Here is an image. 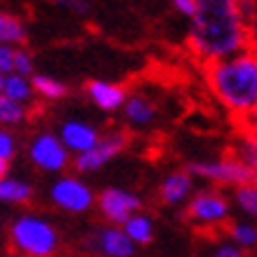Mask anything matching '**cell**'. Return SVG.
<instances>
[{"mask_svg":"<svg viewBox=\"0 0 257 257\" xmlns=\"http://www.w3.org/2000/svg\"><path fill=\"white\" fill-rule=\"evenodd\" d=\"M189 45L208 62H222L241 55L248 45V26L231 0H203L191 17Z\"/></svg>","mask_w":257,"mask_h":257,"instance_id":"1","label":"cell"},{"mask_svg":"<svg viewBox=\"0 0 257 257\" xmlns=\"http://www.w3.org/2000/svg\"><path fill=\"white\" fill-rule=\"evenodd\" d=\"M208 83L212 94L226 109L248 113L257 106V59L250 52L210 62Z\"/></svg>","mask_w":257,"mask_h":257,"instance_id":"2","label":"cell"},{"mask_svg":"<svg viewBox=\"0 0 257 257\" xmlns=\"http://www.w3.org/2000/svg\"><path fill=\"white\" fill-rule=\"evenodd\" d=\"M12 243L26 257H50L59 245L57 229L47 219L24 215L12 224Z\"/></svg>","mask_w":257,"mask_h":257,"instance_id":"3","label":"cell"},{"mask_svg":"<svg viewBox=\"0 0 257 257\" xmlns=\"http://www.w3.org/2000/svg\"><path fill=\"white\" fill-rule=\"evenodd\" d=\"M191 175L210 179L217 184L229 187H255V170L243 165L238 158H224V161H196L187 168Z\"/></svg>","mask_w":257,"mask_h":257,"instance_id":"4","label":"cell"},{"mask_svg":"<svg viewBox=\"0 0 257 257\" xmlns=\"http://www.w3.org/2000/svg\"><path fill=\"white\" fill-rule=\"evenodd\" d=\"M50 198L66 212H87L94 205V194L78 177H62L50 187Z\"/></svg>","mask_w":257,"mask_h":257,"instance_id":"5","label":"cell"},{"mask_svg":"<svg viewBox=\"0 0 257 257\" xmlns=\"http://www.w3.org/2000/svg\"><path fill=\"white\" fill-rule=\"evenodd\" d=\"M125 144H127V135H125L123 130H116V133L106 135V137H99V142H97L90 151L76 156L73 168L78 172H97L99 168H104V165L109 163V161H113L125 149Z\"/></svg>","mask_w":257,"mask_h":257,"instance_id":"6","label":"cell"},{"mask_svg":"<svg viewBox=\"0 0 257 257\" xmlns=\"http://www.w3.org/2000/svg\"><path fill=\"white\" fill-rule=\"evenodd\" d=\"M29 156H31L33 165L38 170L45 172H62L69 165V151L64 149V144L57 140V135L43 133L31 142L29 147Z\"/></svg>","mask_w":257,"mask_h":257,"instance_id":"7","label":"cell"},{"mask_svg":"<svg viewBox=\"0 0 257 257\" xmlns=\"http://www.w3.org/2000/svg\"><path fill=\"white\" fill-rule=\"evenodd\" d=\"M187 217L198 224L215 226L229 217V203L219 191H201L187 205Z\"/></svg>","mask_w":257,"mask_h":257,"instance_id":"8","label":"cell"},{"mask_svg":"<svg viewBox=\"0 0 257 257\" xmlns=\"http://www.w3.org/2000/svg\"><path fill=\"white\" fill-rule=\"evenodd\" d=\"M87 248L94 255L104 257H133L135 255V243L123 234L120 226H106V229H97L87 238Z\"/></svg>","mask_w":257,"mask_h":257,"instance_id":"9","label":"cell"},{"mask_svg":"<svg viewBox=\"0 0 257 257\" xmlns=\"http://www.w3.org/2000/svg\"><path fill=\"white\" fill-rule=\"evenodd\" d=\"M142 208V201L125 189H106L99 196V210L113 224H125V219Z\"/></svg>","mask_w":257,"mask_h":257,"instance_id":"10","label":"cell"},{"mask_svg":"<svg viewBox=\"0 0 257 257\" xmlns=\"http://www.w3.org/2000/svg\"><path fill=\"white\" fill-rule=\"evenodd\" d=\"M57 140L64 144L66 151H73L76 156L80 154H85L90 149L99 142V133H97V127L85 120H78V118H69L66 123L62 125V130H59V137Z\"/></svg>","mask_w":257,"mask_h":257,"instance_id":"11","label":"cell"},{"mask_svg":"<svg viewBox=\"0 0 257 257\" xmlns=\"http://www.w3.org/2000/svg\"><path fill=\"white\" fill-rule=\"evenodd\" d=\"M90 99L94 101V106H99L101 111H116L125 104V87L106 83V80H87L85 85Z\"/></svg>","mask_w":257,"mask_h":257,"instance_id":"12","label":"cell"},{"mask_svg":"<svg viewBox=\"0 0 257 257\" xmlns=\"http://www.w3.org/2000/svg\"><path fill=\"white\" fill-rule=\"evenodd\" d=\"M191 194V177L189 172H172L161 184V201L165 205H179Z\"/></svg>","mask_w":257,"mask_h":257,"instance_id":"13","label":"cell"},{"mask_svg":"<svg viewBox=\"0 0 257 257\" xmlns=\"http://www.w3.org/2000/svg\"><path fill=\"white\" fill-rule=\"evenodd\" d=\"M125 109V118H127V123L135 125V127H144L154 120L156 116V106H154V101L144 97V94H135L130 99H125L123 104Z\"/></svg>","mask_w":257,"mask_h":257,"instance_id":"14","label":"cell"},{"mask_svg":"<svg viewBox=\"0 0 257 257\" xmlns=\"http://www.w3.org/2000/svg\"><path fill=\"white\" fill-rule=\"evenodd\" d=\"M123 234L135 243V245H147L151 243L154 238V224H151V219L144 217V215H130V217L125 219L123 224Z\"/></svg>","mask_w":257,"mask_h":257,"instance_id":"15","label":"cell"},{"mask_svg":"<svg viewBox=\"0 0 257 257\" xmlns=\"http://www.w3.org/2000/svg\"><path fill=\"white\" fill-rule=\"evenodd\" d=\"M3 97L10 101H17V104L31 101L33 90H31L29 78H22V76H17V73L5 76V78H3Z\"/></svg>","mask_w":257,"mask_h":257,"instance_id":"16","label":"cell"},{"mask_svg":"<svg viewBox=\"0 0 257 257\" xmlns=\"http://www.w3.org/2000/svg\"><path fill=\"white\" fill-rule=\"evenodd\" d=\"M26 40V29H24L22 19H17L15 15H5L0 12V45H17Z\"/></svg>","mask_w":257,"mask_h":257,"instance_id":"17","label":"cell"},{"mask_svg":"<svg viewBox=\"0 0 257 257\" xmlns=\"http://www.w3.org/2000/svg\"><path fill=\"white\" fill-rule=\"evenodd\" d=\"M29 83H31L33 92H38L40 97H45V99H62V97H66V92H69V87L64 85L62 80L52 78V76H43V73L33 76Z\"/></svg>","mask_w":257,"mask_h":257,"instance_id":"18","label":"cell"},{"mask_svg":"<svg viewBox=\"0 0 257 257\" xmlns=\"http://www.w3.org/2000/svg\"><path fill=\"white\" fill-rule=\"evenodd\" d=\"M33 196V189L19 179H3L0 182V201L8 203H26Z\"/></svg>","mask_w":257,"mask_h":257,"instance_id":"19","label":"cell"},{"mask_svg":"<svg viewBox=\"0 0 257 257\" xmlns=\"http://www.w3.org/2000/svg\"><path fill=\"white\" fill-rule=\"evenodd\" d=\"M26 118V106L0 97V125H17Z\"/></svg>","mask_w":257,"mask_h":257,"instance_id":"20","label":"cell"},{"mask_svg":"<svg viewBox=\"0 0 257 257\" xmlns=\"http://www.w3.org/2000/svg\"><path fill=\"white\" fill-rule=\"evenodd\" d=\"M231 241L238 245V250L241 248H252L257 243V229L252 224H243V222H238V224L231 226Z\"/></svg>","mask_w":257,"mask_h":257,"instance_id":"21","label":"cell"},{"mask_svg":"<svg viewBox=\"0 0 257 257\" xmlns=\"http://www.w3.org/2000/svg\"><path fill=\"white\" fill-rule=\"evenodd\" d=\"M236 201L248 215H257V189L255 187H238Z\"/></svg>","mask_w":257,"mask_h":257,"instance_id":"22","label":"cell"},{"mask_svg":"<svg viewBox=\"0 0 257 257\" xmlns=\"http://www.w3.org/2000/svg\"><path fill=\"white\" fill-rule=\"evenodd\" d=\"M12 73L22 76V78H26V76L33 73V57L29 55L26 50H17L15 52V71H12Z\"/></svg>","mask_w":257,"mask_h":257,"instance_id":"23","label":"cell"},{"mask_svg":"<svg viewBox=\"0 0 257 257\" xmlns=\"http://www.w3.org/2000/svg\"><path fill=\"white\" fill-rule=\"evenodd\" d=\"M243 165H248L250 170L257 168V144L252 137H245L241 144V158H238Z\"/></svg>","mask_w":257,"mask_h":257,"instance_id":"24","label":"cell"},{"mask_svg":"<svg viewBox=\"0 0 257 257\" xmlns=\"http://www.w3.org/2000/svg\"><path fill=\"white\" fill-rule=\"evenodd\" d=\"M17 151V142H15V135L8 133V130H0V161L8 163L10 158L15 156Z\"/></svg>","mask_w":257,"mask_h":257,"instance_id":"25","label":"cell"},{"mask_svg":"<svg viewBox=\"0 0 257 257\" xmlns=\"http://www.w3.org/2000/svg\"><path fill=\"white\" fill-rule=\"evenodd\" d=\"M15 52H17V47L0 45V73L3 76H10L15 71Z\"/></svg>","mask_w":257,"mask_h":257,"instance_id":"26","label":"cell"},{"mask_svg":"<svg viewBox=\"0 0 257 257\" xmlns=\"http://www.w3.org/2000/svg\"><path fill=\"white\" fill-rule=\"evenodd\" d=\"M172 5H175V10H179L182 15H187V17H194L196 8H198V3H194V0H175Z\"/></svg>","mask_w":257,"mask_h":257,"instance_id":"27","label":"cell"},{"mask_svg":"<svg viewBox=\"0 0 257 257\" xmlns=\"http://www.w3.org/2000/svg\"><path fill=\"white\" fill-rule=\"evenodd\" d=\"M212 257H243V252L236 245H219Z\"/></svg>","mask_w":257,"mask_h":257,"instance_id":"28","label":"cell"},{"mask_svg":"<svg viewBox=\"0 0 257 257\" xmlns=\"http://www.w3.org/2000/svg\"><path fill=\"white\" fill-rule=\"evenodd\" d=\"M8 170H10V165L5 163V161H0V182L8 179Z\"/></svg>","mask_w":257,"mask_h":257,"instance_id":"29","label":"cell"},{"mask_svg":"<svg viewBox=\"0 0 257 257\" xmlns=\"http://www.w3.org/2000/svg\"><path fill=\"white\" fill-rule=\"evenodd\" d=\"M3 78H5V76L0 73V97H3Z\"/></svg>","mask_w":257,"mask_h":257,"instance_id":"30","label":"cell"}]
</instances>
